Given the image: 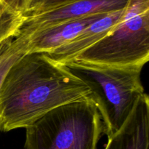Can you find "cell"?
<instances>
[{
	"label": "cell",
	"instance_id": "6da1fadb",
	"mask_svg": "<svg viewBox=\"0 0 149 149\" xmlns=\"http://www.w3.org/2000/svg\"><path fill=\"white\" fill-rule=\"evenodd\" d=\"M90 97L82 81L45 53H26L8 70L0 88V131L26 128L52 109Z\"/></svg>",
	"mask_w": 149,
	"mask_h": 149
},
{
	"label": "cell",
	"instance_id": "7a4b0ae2",
	"mask_svg": "<svg viewBox=\"0 0 149 149\" xmlns=\"http://www.w3.org/2000/svg\"><path fill=\"white\" fill-rule=\"evenodd\" d=\"M87 85L101 116L103 134L116 132L145 93L141 67L112 66L73 60L63 64Z\"/></svg>",
	"mask_w": 149,
	"mask_h": 149
},
{
	"label": "cell",
	"instance_id": "3957f363",
	"mask_svg": "<svg viewBox=\"0 0 149 149\" xmlns=\"http://www.w3.org/2000/svg\"><path fill=\"white\" fill-rule=\"evenodd\" d=\"M26 129L24 149H97L101 116L89 98L52 109Z\"/></svg>",
	"mask_w": 149,
	"mask_h": 149
},
{
	"label": "cell",
	"instance_id": "277c9868",
	"mask_svg": "<svg viewBox=\"0 0 149 149\" xmlns=\"http://www.w3.org/2000/svg\"><path fill=\"white\" fill-rule=\"evenodd\" d=\"M149 59V0H129L120 20L74 60L143 68Z\"/></svg>",
	"mask_w": 149,
	"mask_h": 149
},
{
	"label": "cell",
	"instance_id": "5b68a950",
	"mask_svg": "<svg viewBox=\"0 0 149 149\" xmlns=\"http://www.w3.org/2000/svg\"><path fill=\"white\" fill-rule=\"evenodd\" d=\"M128 1L129 0H75L39 14L24 17L18 34L28 36L33 32L58 23L118 11L125 8Z\"/></svg>",
	"mask_w": 149,
	"mask_h": 149
},
{
	"label": "cell",
	"instance_id": "8992f818",
	"mask_svg": "<svg viewBox=\"0 0 149 149\" xmlns=\"http://www.w3.org/2000/svg\"><path fill=\"white\" fill-rule=\"evenodd\" d=\"M104 149H149V98L144 93L122 126L110 136Z\"/></svg>",
	"mask_w": 149,
	"mask_h": 149
},
{
	"label": "cell",
	"instance_id": "52a82bcc",
	"mask_svg": "<svg viewBox=\"0 0 149 149\" xmlns=\"http://www.w3.org/2000/svg\"><path fill=\"white\" fill-rule=\"evenodd\" d=\"M105 15L70 20L33 32L26 36L28 39L27 53H50L74 39L89 25Z\"/></svg>",
	"mask_w": 149,
	"mask_h": 149
},
{
	"label": "cell",
	"instance_id": "ba28073f",
	"mask_svg": "<svg viewBox=\"0 0 149 149\" xmlns=\"http://www.w3.org/2000/svg\"><path fill=\"white\" fill-rule=\"evenodd\" d=\"M124 9L105 15L89 25L74 39L46 55L51 60L61 64H65L73 61L104 37L113 29L120 20Z\"/></svg>",
	"mask_w": 149,
	"mask_h": 149
},
{
	"label": "cell",
	"instance_id": "9c48e42d",
	"mask_svg": "<svg viewBox=\"0 0 149 149\" xmlns=\"http://www.w3.org/2000/svg\"><path fill=\"white\" fill-rule=\"evenodd\" d=\"M28 39L22 35L10 38L0 44V88L10 67L27 53Z\"/></svg>",
	"mask_w": 149,
	"mask_h": 149
},
{
	"label": "cell",
	"instance_id": "30bf717a",
	"mask_svg": "<svg viewBox=\"0 0 149 149\" xmlns=\"http://www.w3.org/2000/svg\"><path fill=\"white\" fill-rule=\"evenodd\" d=\"M24 17L0 1V44L10 38L16 37Z\"/></svg>",
	"mask_w": 149,
	"mask_h": 149
},
{
	"label": "cell",
	"instance_id": "8fae6325",
	"mask_svg": "<svg viewBox=\"0 0 149 149\" xmlns=\"http://www.w3.org/2000/svg\"><path fill=\"white\" fill-rule=\"evenodd\" d=\"M73 1L75 0H33L29 10L23 15V17L39 14Z\"/></svg>",
	"mask_w": 149,
	"mask_h": 149
},
{
	"label": "cell",
	"instance_id": "7c38bea8",
	"mask_svg": "<svg viewBox=\"0 0 149 149\" xmlns=\"http://www.w3.org/2000/svg\"><path fill=\"white\" fill-rule=\"evenodd\" d=\"M17 13L23 15L29 10L33 0H0Z\"/></svg>",
	"mask_w": 149,
	"mask_h": 149
}]
</instances>
